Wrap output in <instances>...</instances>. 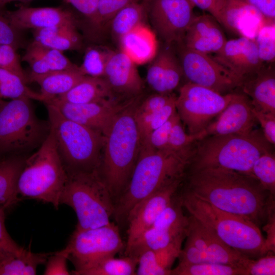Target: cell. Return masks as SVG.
<instances>
[{"mask_svg":"<svg viewBox=\"0 0 275 275\" xmlns=\"http://www.w3.org/2000/svg\"><path fill=\"white\" fill-rule=\"evenodd\" d=\"M77 25L66 24L34 30V41L61 51L76 50L81 47L82 39Z\"/></svg>","mask_w":275,"mask_h":275,"instance_id":"29","label":"cell"},{"mask_svg":"<svg viewBox=\"0 0 275 275\" xmlns=\"http://www.w3.org/2000/svg\"><path fill=\"white\" fill-rule=\"evenodd\" d=\"M255 8L268 21H274L275 0H239Z\"/></svg>","mask_w":275,"mask_h":275,"instance_id":"52","label":"cell"},{"mask_svg":"<svg viewBox=\"0 0 275 275\" xmlns=\"http://www.w3.org/2000/svg\"><path fill=\"white\" fill-rule=\"evenodd\" d=\"M176 112L167 121L151 132L143 141L141 147L153 149H162L167 148L171 129L179 118Z\"/></svg>","mask_w":275,"mask_h":275,"instance_id":"42","label":"cell"},{"mask_svg":"<svg viewBox=\"0 0 275 275\" xmlns=\"http://www.w3.org/2000/svg\"><path fill=\"white\" fill-rule=\"evenodd\" d=\"M274 252H268L265 255L253 259L248 268L249 275H274Z\"/></svg>","mask_w":275,"mask_h":275,"instance_id":"46","label":"cell"},{"mask_svg":"<svg viewBox=\"0 0 275 275\" xmlns=\"http://www.w3.org/2000/svg\"><path fill=\"white\" fill-rule=\"evenodd\" d=\"M184 189L260 229L274 209V196L255 177L233 170L207 168L190 172Z\"/></svg>","mask_w":275,"mask_h":275,"instance_id":"1","label":"cell"},{"mask_svg":"<svg viewBox=\"0 0 275 275\" xmlns=\"http://www.w3.org/2000/svg\"><path fill=\"white\" fill-rule=\"evenodd\" d=\"M186 237L187 241L206 254L213 262L228 264L247 270L253 260L229 247L190 215Z\"/></svg>","mask_w":275,"mask_h":275,"instance_id":"17","label":"cell"},{"mask_svg":"<svg viewBox=\"0 0 275 275\" xmlns=\"http://www.w3.org/2000/svg\"><path fill=\"white\" fill-rule=\"evenodd\" d=\"M183 74L179 60L169 49L157 53L149 66L147 81L157 93L170 94L177 88Z\"/></svg>","mask_w":275,"mask_h":275,"instance_id":"22","label":"cell"},{"mask_svg":"<svg viewBox=\"0 0 275 275\" xmlns=\"http://www.w3.org/2000/svg\"><path fill=\"white\" fill-rule=\"evenodd\" d=\"M85 76L77 69L54 71L41 75H29V81L40 87V93L47 100L63 95L71 90Z\"/></svg>","mask_w":275,"mask_h":275,"instance_id":"28","label":"cell"},{"mask_svg":"<svg viewBox=\"0 0 275 275\" xmlns=\"http://www.w3.org/2000/svg\"><path fill=\"white\" fill-rule=\"evenodd\" d=\"M144 0H98L95 14L89 22L94 32L101 30L112 18L126 6Z\"/></svg>","mask_w":275,"mask_h":275,"instance_id":"39","label":"cell"},{"mask_svg":"<svg viewBox=\"0 0 275 275\" xmlns=\"http://www.w3.org/2000/svg\"><path fill=\"white\" fill-rule=\"evenodd\" d=\"M218 22L211 15L196 16L183 41L185 47L206 54L216 53L227 41Z\"/></svg>","mask_w":275,"mask_h":275,"instance_id":"21","label":"cell"},{"mask_svg":"<svg viewBox=\"0 0 275 275\" xmlns=\"http://www.w3.org/2000/svg\"><path fill=\"white\" fill-rule=\"evenodd\" d=\"M56 106L66 118L105 134L115 115L124 106L112 100L84 104L64 102L56 97L44 102Z\"/></svg>","mask_w":275,"mask_h":275,"instance_id":"15","label":"cell"},{"mask_svg":"<svg viewBox=\"0 0 275 275\" xmlns=\"http://www.w3.org/2000/svg\"><path fill=\"white\" fill-rule=\"evenodd\" d=\"M125 248L118 226L111 222L95 228H75L61 251L74 266L71 274L76 275L104 258L115 256Z\"/></svg>","mask_w":275,"mask_h":275,"instance_id":"10","label":"cell"},{"mask_svg":"<svg viewBox=\"0 0 275 275\" xmlns=\"http://www.w3.org/2000/svg\"><path fill=\"white\" fill-rule=\"evenodd\" d=\"M16 50L12 46L0 44V67L14 72L27 83L28 76L21 66Z\"/></svg>","mask_w":275,"mask_h":275,"instance_id":"44","label":"cell"},{"mask_svg":"<svg viewBox=\"0 0 275 275\" xmlns=\"http://www.w3.org/2000/svg\"><path fill=\"white\" fill-rule=\"evenodd\" d=\"M252 173L262 185L275 195V157L271 152L260 156L255 162Z\"/></svg>","mask_w":275,"mask_h":275,"instance_id":"41","label":"cell"},{"mask_svg":"<svg viewBox=\"0 0 275 275\" xmlns=\"http://www.w3.org/2000/svg\"><path fill=\"white\" fill-rule=\"evenodd\" d=\"M136 108L130 103L124 105L104 134V151L98 172L115 204L129 182L140 151Z\"/></svg>","mask_w":275,"mask_h":275,"instance_id":"3","label":"cell"},{"mask_svg":"<svg viewBox=\"0 0 275 275\" xmlns=\"http://www.w3.org/2000/svg\"><path fill=\"white\" fill-rule=\"evenodd\" d=\"M171 275H249L246 269L219 263L209 262L184 265L172 269Z\"/></svg>","mask_w":275,"mask_h":275,"instance_id":"36","label":"cell"},{"mask_svg":"<svg viewBox=\"0 0 275 275\" xmlns=\"http://www.w3.org/2000/svg\"><path fill=\"white\" fill-rule=\"evenodd\" d=\"M148 12L145 1L131 4L119 11L111 20L113 36L118 41L136 26L144 23Z\"/></svg>","mask_w":275,"mask_h":275,"instance_id":"33","label":"cell"},{"mask_svg":"<svg viewBox=\"0 0 275 275\" xmlns=\"http://www.w3.org/2000/svg\"><path fill=\"white\" fill-rule=\"evenodd\" d=\"M213 58L242 81L264 66L255 40L244 36L227 40Z\"/></svg>","mask_w":275,"mask_h":275,"instance_id":"16","label":"cell"},{"mask_svg":"<svg viewBox=\"0 0 275 275\" xmlns=\"http://www.w3.org/2000/svg\"><path fill=\"white\" fill-rule=\"evenodd\" d=\"M0 44L8 45L17 49L25 45L21 31L14 27L8 19L0 12Z\"/></svg>","mask_w":275,"mask_h":275,"instance_id":"45","label":"cell"},{"mask_svg":"<svg viewBox=\"0 0 275 275\" xmlns=\"http://www.w3.org/2000/svg\"><path fill=\"white\" fill-rule=\"evenodd\" d=\"M176 100V97L173 95L162 108L153 113L136 115L135 113L141 143L151 132L164 124L177 112Z\"/></svg>","mask_w":275,"mask_h":275,"instance_id":"38","label":"cell"},{"mask_svg":"<svg viewBox=\"0 0 275 275\" xmlns=\"http://www.w3.org/2000/svg\"><path fill=\"white\" fill-rule=\"evenodd\" d=\"M137 265L138 259L133 257H111L99 261L76 275H135Z\"/></svg>","mask_w":275,"mask_h":275,"instance_id":"35","label":"cell"},{"mask_svg":"<svg viewBox=\"0 0 275 275\" xmlns=\"http://www.w3.org/2000/svg\"><path fill=\"white\" fill-rule=\"evenodd\" d=\"M195 7L189 0H151L148 12L153 26L167 44L182 43L195 17Z\"/></svg>","mask_w":275,"mask_h":275,"instance_id":"13","label":"cell"},{"mask_svg":"<svg viewBox=\"0 0 275 275\" xmlns=\"http://www.w3.org/2000/svg\"><path fill=\"white\" fill-rule=\"evenodd\" d=\"M45 104L50 131L67 174L98 171L104 145L103 134L66 118L54 105Z\"/></svg>","mask_w":275,"mask_h":275,"instance_id":"6","label":"cell"},{"mask_svg":"<svg viewBox=\"0 0 275 275\" xmlns=\"http://www.w3.org/2000/svg\"><path fill=\"white\" fill-rule=\"evenodd\" d=\"M240 87L252 98L253 107L275 114V74L273 67L263 66L257 72L245 78Z\"/></svg>","mask_w":275,"mask_h":275,"instance_id":"24","label":"cell"},{"mask_svg":"<svg viewBox=\"0 0 275 275\" xmlns=\"http://www.w3.org/2000/svg\"><path fill=\"white\" fill-rule=\"evenodd\" d=\"M173 96L170 94L157 93L149 96L136 108L135 115L149 114L159 111L171 100Z\"/></svg>","mask_w":275,"mask_h":275,"instance_id":"50","label":"cell"},{"mask_svg":"<svg viewBox=\"0 0 275 275\" xmlns=\"http://www.w3.org/2000/svg\"><path fill=\"white\" fill-rule=\"evenodd\" d=\"M268 21L254 7L239 1L227 0L221 24L227 30L253 39Z\"/></svg>","mask_w":275,"mask_h":275,"instance_id":"23","label":"cell"},{"mask_svg":"<svg viewBox=\"0 0 275 275\" xmlns=\"http://www.w3.org/2000/svg\"><path fill=\"white\" fill-rule=\"evenodd\" d=\"M68 174L60 204L76 213V228H95L108 224L115 213V201L98 171Z\"/></svg>","mask_w":275,"mask_h":275,"instance_id":"8","label":"cell"},{"mask_svg":"<svg viewBox=\"0 0 275 275\" xmlns=\"http://www.w3.org/2000/svg\"><path fill=\"white\" fill-rule=\"evenodd\" d=\"M98 0H68L78 11L91 21L96 13Z\"/></svg>","mask_w":275,"mask_h":275,"instance_id":"53","label":"cell"},{"mask_svg":"<svg viewBox=\"0 0 275 275\" xmlns=\"http://www.w3.org/2000/svg\"><path fill=\"white\" fill-rule=\"evenodd\" d=\"M113 91L103 77L85 76L65 94L56 97L73 104H84L111 100Z\"/></svg>","mask_w":275,"mask_h":275,"instance_id":"27","label":"cell"},{"mask_svg":"<svg viewBox=\"0 0 275 275\" xmlns=\"http://www.w3.org/2000/svg\"><path fill=\"white\" fill-rule=\"evenodd\" d=\"M180 197L189 215L232 249L253 259L268 252L260 229L252 223L221 210L184 189Z\"/></svg>","mask_w":275,"mask_h":275,"instance_id":"5","label":"cell"},{"mask_svg":"<svg viewBox=\"0 0 275 275\" xmlns=\"http://www.w3.org/2000/svg\"><path fill=\"white\" fill-rule=\"evenodd\" d=\"M52 253H34L24 249L19 254L0 255V275H34L37 267L46 263Z\"/></svg>","mask_w":275,"mask_h":275,"instance_id":"32","label":"cell"},{"mask_svg":"<svg viewBox=\"0 0 275 275\" xmlns=\"http://www.w3.org/2000/svg\"><path fill=\"white\" fill-rule=\"evenodd\" d=\"M119 42L120 50L136 65H143L152 61L157 53L156 35L144 23L124 35Z\"/></svg>","mask_w":275,"mask_h":275,"instance_id":"25","label":"cell"},{"mask_svg":"<svg viewBox=\"0 0 275 275\" xmlns=\"http://www.w3.org/2000/svg\"><path fill=\"white\" fill-rule=\"evenodd\" d=\"M196 149L192 145L179 150L141 147L129 182L115 203L116 221H126L130 212L146 198L183 180Z\"/></svg>","mask_w":275,"mask_h":275,"instance_id":"2","label":"cell"},{"mask_svg":"<svg viewBox=\"0 0 275 275\" xmlns=\"http://www.w3.org/2000/svg\"><path fill=\"white\" fill-rule=\"evenodd\" d=\"M68 258L61 250L52 254L48 257L43 274L69 275L71 273L67 267Z\"/></svg>","mask_w":275,"mask_h":275,"instance_id":"47","label":"cell"},{"mask_svg":"<svg viewBox=\"0 0 275 275\" xmlns=\"http://www.w3.org/2000/svg\"><path fill=\"white\" fill-rule=\"evenodd\" d=\"M31 99H0V155H24L48 136V121L37 116Z\"/></svg>","mask_w":275,"mask_h":275,"instance_id":"9","label":"cell"},{"mask_svg":"<svg viewBox=\"0 0 275 275\" xmlns=\"http://www.w3.org/2000/svg\"><path fill=\"white\" fill-rule=\"evenodd\" d=\"M5 209L0 206V255L19 254L24 248L19 246L9 234L5 226Z\"/></svg>","mask_w":275,"mask_h":275,"instance_id":"48","label":"cell"},{"mask_svg":"<svg viewBox=\"0 0 275 275\" xmlns=\"http://www.w3.org/2000/svg\"><path fill=\"white\" fill-rule=\"evenodd\" d=\"M274 209L272 210L269 213L266 223L263 226L267 233V237L265 239V244L268 252L275 251V215Z\"/></svg>","mask_w":275,"mask_h":275,"instance_id":"54","label":"cell"},{"mask_svg":"<svg viewBox=\"0 0 275 275\" xmlns=\"http://www.w3.org/2000/svg\"><path fill=\"white\" fill-rule=\"evenodd\" d=\"M68 174L49 133L36 150L27 157L17 181L19 196L52 204L58 209Z\"/></svg>","mask_w":275,"mask_h":275,"instance_id":"7","label":"cell"},{"mask_svg":"<svg viewBox=\"0 0 275 275\" xmlns=\"http://www.w3.org/2000/svg\"><path fill=\"white\" fill-rule=\"evenodd\" d=\"M252 105L242 94L233 93L226 107L203 131L204 138L210 135L246 133L254 130L255 118Z\"/></svg>","mask_w":275,"mask_h":275,"instance_id":"18","label":"cell"},{"mask_svg":"<svg viewBox=\"0 0 275 275\" xmlns=\"http://www.w3.org/2000/svg\"><path fill=\"white\" fill-rule=\"evenodd\" d=\"M181 245H172L158 250H148L136 256L138 275H171V266L178 258Z\"/></svg>","mask_w":275,"mask_h":275,"instance_id":"31","label":"cell"},{"mask_svg":"<svg viewBox=\"0 0 275 275\" xmlns=\"http://www.w3.org/2000/svg\"><path fill=\"white\" fill-rule=\"evenodd\" d=\"M182 181H177L152 194L130 212L126 221L128 228L125 249L152 226L161 212L178 195Z\"/></svg>","mask_w":275,"mask_h":275,"instance_id":"14","label":"cell"},{"mask_svg":"<svg viewBox=\"0 0 275 275\" xmlns=\"http://www.w3.org/2000/svg\"><path fill=\"white\" fill-rule=\"evenodd\" d=\"M32 0H0V12L3 11L6 5L15 1L28 2ZM65 2L68 3V0H62Z\"/></svg>","mask_w":275,"mask_h":275,"instance_id":"55","label":"cell"},{"mask_svg":"<svg viewBox=\"0 0 275 275\" xmlns=\"http://www.w3.org/2000/svg\"><path fill=\"white\" fill-rule=\"evenodd\" d=\"M180 64L188 82L212 90L221 94L240 87L242 80L208 54L182 45Z\"/></svg>","mask_w":275,"mask_h":275,"instance_id":"12","label":"cell"},{"mask_svg":"<svg viewBox=\"0 0 275 275\" xmlns=\"http://www.w3.org/2000/svg\"><path fill=\"white\" fill-rule=\"evenodd\" d=\"M252 112L255 118L261 124L263 134L265 139L272 145L275 144V114L264 112L254 107Z\"/></svg>","mask_w":275,"mask_h":275,"instance_id":"49","label":"cell"},{"mask_svg":"<svg viewBox=\"0 0 275 275\" xmlns=\"http://www.w3.org/2000/svg\"><path fill=\"white\" fill-rule=\"evenodd\" d=\"M26 157L11 155L0 158V206L5 209L19 200L17 181Z\"/></svg>","mask_w":275,"mask_h":275,"instance_id":"30","label":"cell"},{"mask_svg":"<svg viewBox=\"0 0 275 275\" xmlns=\"http://www.w3.org/2000/svg\"><path fill=\"white\" fill-rule=\"evenodd\" d=\"M233 93L221 94L210 89L188 82L180 89L176 107L189 134L205 130L211 121L228 105Z\"/></svg>","mask_w":275,"mask_h":275,"instance_id":"11","label":"cell"},{"mask_svg":"<svg viewBox=\"0 0 275 275\" xmlns=\"http://www.w3.org/2000/svg\"><path fill=\"white\" fill-rule=\"evenodd\" d=\"M202 140L188 167L189 173L222 168L253 176L252 170L256 160L271 152L270 144L255 129L246 133L210 135Z\"/></svg>","mask_w":275,"mask_h":275,"instance_id":"4","label":"cell"},{"mask_svg":"<svg viewBox=\"0 0 275 275\" xmlns=\"http://www.w3.org/2000/svg\"><path fill=\"white\" fill-rule=\"evenodd\" d=\"M26 98L44 102L45 98L26 86L20 76L7 69L0 67V99Z\"/></svg>","mask_w":275,"mask_h":275,"instance_id":"34","label":"cell"},{"mask_svg":"<svg viewBox=\"0 0 275 275\" xmlns=\"http://www.w3.org/2000/svg\"><path fill=\"white\" fill-rule=\"evenodd\" d=\"M275 23L267 21L258 31L255 37L259 57L263 63H273L275 59Z\"/></svg>","mask_w":275,"mask_h":275,"instance_id":"40","label":"cell"},{"mask_svg":"<svg viewBox=\"0 0 275 275\" xmlns=\"http://www.w3.org/2000/svg\"><path fill=\"white\" fill-rule=\"evenodd\" d=\"M204 138L202 131L199 134H187L183 129L180 118L173 125L170 134L166 148L173 150L184 149L198 140Z\"/></svg>","mask_w":275,"mask_h":275,"instance_id":"43","label":"cell"},{"mask_svg":"<svg viewBox=\"0 0 275 275\" xmlns=\"http://www.w3.org/2000/svg\"><path fill=\"white\" fill-rule=\"evenodd\" d=\"M114 52L107 48L94 46L86 49L81 64L78 66L80 72L85 76L103 77L106 65Z\"/></svg>","mask_w":275,"mask_h":275,"instance_id":"37","label":"cell"},{"mask_svg":"<svg viewBox=\"0 0 275 275\" xmlns=\"http://www.w3.org/2000/svg\"><path fill=\"white\" fill-rule=\"evenodd\" d=\"M22 60L30 65V75H41L78 68L63 51L44 46L34 40L27 46Z\"/></svg>","mask_w":275,"mask_h":275,"instance_id":"26","label":"cell"},{"mask_svg":"<svg viewBox=\"0 0 275 275\" xmlns=\"http://www.w3.org/2000/svg\"><path fill=\"white\" fill-rule=\"evenodd\" d=\"M2 13L16 29L38 30L61 25H77L76 17L70 10L62 7L21 6L14 11Z\"/></svg>","mask_w":275,"mask_h":275,"instance_id":"19","label":"cell"},{"mask_svg":"<svg viewBox=\"0 0 275 275\" xmlns=\"http://www.w3.org/2000/svg\"><path fill=\"white\" fill-rule=\"evenodd\" d=\"M194 7L208 12L221 24L227 0H189Z\"/></svg>","mask_w":275,"mask_h":275,"instance_id":"51","label":"cell"},{"mask_svg":"<svg viewBox=\"0 0 275 275\" xmlns=\"http://www.w3.org/2000/svg\"><path fill=\"white\" fill-rule=\"evenodd\" d=\"M103 78L113 92L134 95L139 94L143 88L136 65L121 50L114 51L112 54Z\"/></svg>","mask_w":275,"mask_h":275,"instance_id":"20","label":"cell"}]
</instances>
